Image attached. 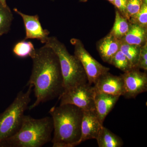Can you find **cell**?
<instances>
[{"label": "cell", "mask_w": 147, "mask_h": 147, "mask_svg": "<svg viewBox=\"0 0 147 147\" xmlns=\"http://www.w3.org/2000/svg\"><path fill=\"white\" fill-rule=\"evenodd\" d=\"M32 69L27 86L34 88L36 100L29 110L59 97L64 91L63 79L57 55L50 47L44 45L36 49L31 57Z\"/></svg>", "instance_id": "6da1fadb"}, {"label": "cell", "mask_w": 147, "mask_h": 147, "mask_svg": "<svg viewBox=\"0 0 147 147\" xmlns=\"http://www.w3.org/2000/svg\"><path fill=\"white\" fill-rule=\"evenodd\" d=\"M54 134L53 147H74L80 144L84 110L72 104H60L50 109Z\"/></svg>", "instance_id": "7a4b0ae2"}, {"label": "cell", "mask_w": 147, "mask_h": 147, "mask_svg": "<svg viewBox=\"0 0 147 147\" xmlns=\"http://www.w3.org/2000/svg\"><path fill=\"white\" fill-rule=\"evenodd\" d=\"M53 131L51 117L35 119L24 115L18 131L0 143V147H41L52 141Z\"/></svg>", "instance_id": "3957f363"}, {"label": "cell", "mask_w": 147, "mask_h": 147, "mask_svg": "<svg viewBox=\"0 0 147 147\" xmlns=\"http://www.w3.org/2000/svg\"><path fill=\"white\" fill-rule=\"evenodd\" d=\"M45 45L50 47L59 58L63 79V92L79 84L88 83L86 74L79 59L69 53L65 45L57 37H49Z\"/></svg>", "instance_id": "277c9868"}, {"label": "cell", "mask_w": 147, "mask_h": 147, "mask_svg": "<svg viewBox=\"0 0 147 147\" xmlns=\"http://www.w3.org/2000/svg\"><path fill=\"white\" fill-rule=\"evenodd\" d=\"M21 91L8 108L0 114V143L13 136L21 127L25 111L29 108L33 86Z\"/></svg>", "instance_id": "5b68a950"}, {"label": "cell", "mask_w": 147, "mask_h": 147, "mask_svg": "<svg viewBox=\"0 0 147 147\" xmlns=\"http://www.w3.org/2000/svg\"><path fill=\"white\" fill-rule=\"evenodd\" d=\"M94 87L88 83L79 84L64 91L59 97L60 105H75L84 110H95Z\"/></svg>", "instance_id": "8992f818"}, {"label": "cell", "mask_w": 147, "mask_h": 147, "mask_svg": "<svg viewBox=\"0 0 147 147\" xmlns=\"http://www.w3.org/2000/svg\"><path fill=\"white\" fill-rule=\"evenodd\" d=\"M70 42L74 46V55L81 62L86 71L89 84H94L101 75L110 71V68L102 65L92 57L80 40L72 38Z\"/></svg>", "instance_id": "52a82bcc"}, {"label": "cell", "mask_w": 147, "mask_h": 147, "mask_svg": "<svg viewBox=\"0 0 147 147\" xmlns=\"http://www.w3.org/2000/svg\"><path fill=\"white\" fill-rule=\"evenodd\" d=\"M123 81V96L127 98H135L147 91V74L134 68L121 74Z\"/></svg>", "instance_id": "ba28073f"}, {"label": "cell", "mask_w": 147, "mask_h": 147, "mask_svg": "<svg viewBox=\"0 0 147 147\" xmlns=\"http://www.w3.org/2000/svg\"><path fill=\"white\" fill-rule=\"evenodd\" d=\"M13 11L22 17L24 21L26 29L24 40L37 39L45 44L50 32L48 30L42 28L38 15H27L16 8L13 9Z\"/></svg>", "instance_id": "9c48e42d"}, {"label": "cell", "mask_w": 147, "mask_h": 147, "mask_svg": "<svg viewBox=\"0 0 147 147\" xmlns=\"http://www.w3.org/2000/svg\"><path fill=\"white\" fill-rule=\"evenodd\" d=\"M94 87L96 92L121 96L123 93V79L121 75H113L108 71L97 79Z\"/></svg>", "instance_id": "30bf717a"}, {"label": "cell", "mask_w": 147, "mask_h": 147, "mask_svg": "<svg viewBox=\"0 0 147 147\" xmlns=\"http://www.w3.org/2000/svg\"><path fill=\"white\" fill-rule=\"evenodd\" d=\"M102 126L95 110H84L80 144L86 140L96 139Z\"/></svg>", "instance_id": "8fae6325"}, {"label": "cell", "mask_w": 147, "mask_h": 147, "mask_svg": "<svg viewBox=\"0 0 147 147\" xmlns=\"http://www.w3.org/2000/svg\"><path fill=\"white\" fill-rule=\"evenodd\" d=\"M120 40L109 33L97 42L96 48L102 61L110 64L114 56L120 50Z\"/></svg>", "instance_id": "7c38bea8"}, {"label": "cell", "mask_w": 147, "mask_h": 147, "mask_svg": "<svg viewBox=\"0 0 147 147\" xmlns=\"http://www.w3.org/2000/svg\"><path fill=\"white\" fill-rule=\"evenodd\" d=\"M120 97L119 96L96 92L94 99L95 111L100 122L102 125L105 118L116 105Z\"/></svg>", "instance_id": "4fadbf2b"}, {"label": "cell", "mask_w": 147, "mask_h": 147, "mask_svg": "<svg viewBox=\"0 0 147 147\" xmlns=\"http://www.w3.org/2000/svg\"><path fill=\"white\" fill-rule=\"evenodd\" d=\"M120 40L129 44L143 46L147 43V28L130 24L128 32Z\"/></svg>", "instance_id": "5bb4252c"}, {"label": "cell", "mask_w": 147, "mask_h": 147, "mask_svg": "<svg viewBox=\"0 0 147 147\" xmlns=\"http://www.w3.org/2000/svg\"><path fill=\"white\" fill-rule=\"evenodd\" d=\"M95 139L99 147H121L123 145L121 138L103 126Z\"/></svg>", "instance_id": "9a60e30c"}, {"label": "cell", "mask_w": 147, "mask_h": 147, "mask_svg": "<svg viewBox=\"0 0 147 147\" xmlns=\"http://www.w3.org/2000/svg\"><path fill=\"white\" fill-rule=\"evenodd\" d=\"M130 23L118 10L116 11L115 18L113 28L110 33L119 40L121 39L129 29Z\"/></svg>", "instance_id": "2e32d148"}, {"label": "cell", "mask_w": 147, "mask_h": 147, "mask_svg": "<svg viewBox=\"0 0 147 147\" xmlns=\"http://www.w3.org/2000/svg\"><path fill=\"white\" fill-rule=\"evenodd\" d=\"M13 19V13L10 9L0 3V37L10 30Z\"/></svg>", "instance_id": "e0dca14e"}, {"label": "cell", "mask_w": 147, "mask_h": 147, "mask_svg": "<svg viewBox=\"0 0 147 147\" xmlns=\"http://www.w3.org/2000/svg\"><path fill=\"white\" fill-rule=\"evenodd\" d=\"M121 40L120 50L126 56L133 68H137L140 49L142 46L131 45Z\"/></svg>", "instance_id": "ac0fdd59"}, {"label": "cell", "mask_w": 147, "mask_h": 147, "mask_svg": "<svg viewBox=\"0 0 147 147\" xmlns=\"http://www.w3.org/2000/svg\"><path fill=\"white\" fill-rule=\"evenodd\" d=\"M13 54L18 57L25 58L32 56L34 54L36 49L31 41L23 40L17 42L13 46Z\"/></svg>", "instance_id": "d6986e66"}, {"label": "cell", "mask_w": 147, "mask_h": 147, "mask_svg": "<svg viewBox=\"0 0 147 147\" xmlns=\"http://www.w3.org/2000/svg\"><path fill=\"white\" fill-rule=\"evenodd\" d=\"M110 64L112 65L124 72L130 71L133 68L128 59L120 50L113 57Z\"/></svg>", "instance_id": "ffe728a7"}, {"label": "cell", "mask_w": 147, "mask_h": 147, "mask_svg": "<svg viewBox=\"0 0 147 147\" xmlns=\"http://www.w3.org/2000/svg\"><path fill=\"white\" fill-rule=\"evenodd\" d=\"M129 22L130 24H137L144 28H147V1L143 0L141 8Z\"/></svg>", "instance_id": "44dd1931"}, {"label": "cell", "mask_w": 147, "mask_h": 147, "mask_svg": "<svg viewBox=\"0 0 147 147\" xmlns=\"http://www.w3.org/2000/svg\"><path fill=\"white\" fill-rule=\"evenodd\" d=\"M143 2V0H127L125 18L128 21L139 12Z\"/></svg>", "instance_id": "7402d4cb"}, {"label": "cell", "mask_w": 147, "mask_h": 147, "mask_svg": "<svg viewBox=\"0 0 147 147\" xmlns=\"http://www.w3.org/2000/svg\"><path fill=\"white\" fill-rule=\"evenodd\" d=\"M137 67L139 69H142L145 71H147V43L141 47Z\"/></svg>", "instance_id": "603a6c76"}, {"label": "cell", "mask_w": 147, "mask_h": 147, "mask_svg": "<svg viewBox=\"0 0 147 147\" xmlns=\"http://www.w3.org/2000/svg\"><path fill=\"white\" fill-rule=\"evenodd\" d=\"M127 1V0H114L113 4L117 8L121 14L125 18Z\"/></svg>", "instance_id": "cb8c5ba5"}, {"label": "cell", "mask_w": 147, "mask_h": 147, "mask_svg": "<svg viewBox=\"0 0 147 147\" xmlns=\"http://www.w3.org/2000/svg\"><path fill=\"white\" fill-rule=\"evenodd\" d=\"M0 3L4 6H7L6 2V0H0Z\"/></svg>", "instance_id": "d4e9b609"}, {"label": "cell", "mask_w": 147, "mask_h": 147, "mask_svg": "<svg viewBox=\"0 0 147 147\" xmlns=\"http://www.w3.org/2000/svg\"><path fill=\"white\" fill-rule=\"evenodd\" d=\"M108 1H109L110 2L113 4H114V0H108Z\"/></svg>", "instance_id": "484cf974"}, {"label": "cell", "mask_w": 147, "mask_h": 147, "mask_svg": "<svg viewBox=\"0 0 147 147\" xmlns=\"http://www.w3.org/2000/svg\"><path fill=\"white\" fill-rule=\"evenodd\" d=\"M88 0H80V2H87Z\"/></svg>", "instance_id": "4316f807"}]
</instances>
